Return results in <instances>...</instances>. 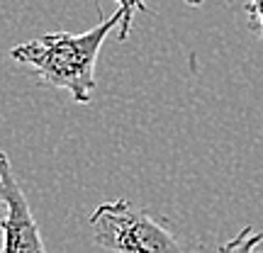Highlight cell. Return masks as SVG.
<instances>
[{"instance_id":"obj_6","label":"cell","mask_w":263,"mask_h":253,"mask_svg":"<svg viewBox=\"0 0 263 253\" xmlns=\"http://www.w3.org/2000/svg\"><path fill=\"white\" fill-rule=\"evenodd\" d=\"M244 10L249 15V27L258 34V39L263 44V0H249Z\"/></svg>"},{"instance_id":"obj_1","label":"cell","mask_w":263,"mask_h":253,"mask_svg":"<svg viewBox=\"0 0 263 253\" xmlns=\"http://www.w3.org/2000/svg\"><path fill=\"white\" fill-rule=\"evenodd\" d=\"M124 20V10L120 8L112 17H105L88 32L71 34L57 32L44 34L32 42L17 44L10 49V59L15 64L27 66L42 85L61 88L76 103H90L95 90V66L107 34L120 27Z\"/></svg>"},{"instance_id":"obj_2","label":"cell","mask_w":263,"mask_h":253,"mask_svg":"<svg viewBox=\"0 0 263 253\" xmlns=\"http://www.w3.org/2000/svg\"><path fill=\"white\" fill-rule=\"evenodd\" d=\"M90 231L95 244L110 253H188L161 217L127 197L95 207Z\"/></svg>"},{"instance_id":"obj_7","label":"cell","mask_w":263,"mask_h":253,"mask_svg":"<svg viewBox=\"0 0 263 253\" xmlns=\"http://www.w3.org/2000/svg\"><path fill=\"white\" fill-rule=\"evenodd\" d=\"M5 209H8V205H5V195H3V180H0V222H3V217H5Z\"/></svg>"},{"instance_id":"obj_4","label":"cell","mask_w":263,"mask_h":253,"mask_svg":"<svg viewBox=\"0 0 263 253\" xmlns=\"http://www.w3.org/2000/svg\"><path fill=\"white\" fill-rule=\"evenodd\" d=\"M263 244V231H254V226H244L234 239H229L217 248V253H258Z\"/></svg>"},{"instance_id":"obj_5","label":"cell","mask_w":263,"mask_h":253,"mask_svg":"<svg viewBox=\"0 0 263 253\" xmlns=\"http://www.w3.org/2000/svg\"><path fill=\"white\" fill-rule=\"evenodd\" d=\"M117 3H120V8L124 10V20H122V25H120V34H117V39L124 42L132 32L134 12H149V5H146L144 0H117Z\"/></svg>"},{"instance_id":"obj_8","label":"cell","mask_w":263,"mask_h":253,"mask_svg":"<svg viewBox=\"0 0 263 253\" xmlns=\"http://www.w3.org/2000/svg\"><path fill=\"white\" fill-rule=\"evenodd\" d=\"M188 5H202V0H185Z\"/></svg>"},{"instance_id":"obj_3","label":"cell","mask_w":263,"mask_h":253,"mask_svg":"<svg viewBox=\"0 0 263 253\" xmlns=\"http://www.w3.org/2000/svg\"><path fill=\"white\" fill-rule=\"evenodd\" d=\"M0 180H3V195L8 205L5 217L0 222V231H3L0 253H47L39 226L27 205V197L12 173L10 159L3 151H0Z\"/></svg>"}]
</instances>
